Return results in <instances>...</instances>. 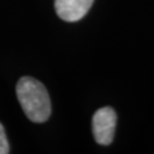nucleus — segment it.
I'll return each mask as SVG.
<instances>
[{
  "label": "nucleus",
  "mask_w": 154,
  "mask_h": 154,
  "mask_svg": "<svg viewBox=\"0 0 154 154\" xmlns=\"http://www.w3.org/2000/svg\"><path fill=\"white\" fill-rule=\"evenodd\" d=\"M116 127V113L110 106L96 111L93 116V132L99 145H110L114 138Z\"/></svg>",
  "instance_id": "f03ea898"
},
{
  "label": "nucleus",
  "mask_w": 154,
  "mask_h": 154,
  "mask_svg": "<svg viewBox=\"0 0 154 154\" xmlns=\"http://www.w3.org/2000/svg\"><path fill=\"white\" fill-rule=\"evenodd\" d=\"M18 102L25 116L32 122L41 123L48 120L51 103L48 91L42 83L31 77H23L16 86Z\"/></svg>",
  "instance_id": "f257e3e1"
},
{
  "label": "nucleus",
  "mask_w": 154,
  "mask_h": 154,
  "mask_svg": "<svg viewBox=\"0 0 154 154\" xmlns=\"http://www.w3.org/2000/svg\"><path fill=\"white\" fill-rule=\"evenodd\" d=\"M9 153V144L6 137V132L4 126L0 123V154H8Z\"/></svg>",
  "instance_id": "20e7f679"
},
{
  "label": "nucleus",
  "mask_w": 154,
  "mask_h": 154,
  "mask_svg": "<svg viewBox=\"0 0 154 154\" xmlns=\"http://www.w3.org/2000/svg\"><path fill=\"white\" fill-rule=\"evenodd\" d=\"M94 0H55L57 15L66 22L81 20L93 6Z\"/></svg>",
  "instance_id": "7ed1b4c3"
}]
</instances>
